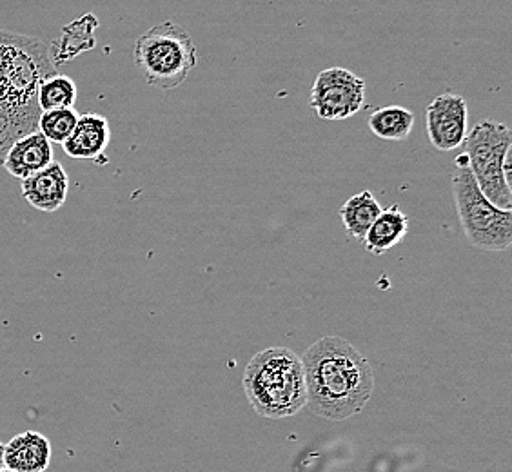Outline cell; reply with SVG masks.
I'll use <instances>...</instances> for the list:
<instances>
[{
    "label": "cell",
    "mask_w": 512,
    "mask_h": 472,
    "mask_svg": "<svg viewBox=\"0 0 512 472\" xmlns=\"http://www.w3.org/2000/svg\"><path fill=\"white\" fill-rule=\"evenodd\" d=\"M302 358L307 404L331 422H344L369 404L375 371L364 354L342 336H324Z\"/></svg>",
    "instance_id": "cell-1"
},
{
    "label": "cell",
    "mask_w": 512,
    "mask_h": 472,
    "mask_svg": "<svg viewBox=\"0 0 512 472\" xmlns=\"http://www.w3.org/2000/svg\"><path fill=\"white\" fill-rule=\"evenodd\" d=\"M55 73L46 42L0 30V168L13 142L39 131L40 82Z\"/></svg>",
    "instance_id": "cell-2"
},
{
    "label": "cell",
    "mask_w": 512,
    "mask_h": 472,
    "mask_svg": "<svg viewBox=\"0 0 512 472\" xmlns=\"http://www.w3.org/2000/svg\"><path fill=\"white\" fill-rule=\"evenodd\" d=\"M242 385L251 409L267 420L291 418L307 405L302 358L287 347L256 353L246 365Z\"/></svg>",
    "instance_id": "cell-3"
},
{
    "label": "cell",
    "mask_w": 512,
    "mask_h": 472,
    "mask_svg": "<svg viewBox=\"0 0 512 472\" xmlns=\"http://www.w3.org/2000/svg\"><path fill=\"white\" fill-rule=\"evenodd\" d=\"M133 60L148 86L171 91L180 88L197 68V46L188 31L166 20L138 37Z\"/></svg>",
    "instance_id": "cell-4"
},
{
    "label": "cell",
    "mask_w": 512,
    "mask_h": 472,
    "mask_svg": "<svg viewBox=\"0 0 512 472\" xmlns=\"http://www.w3.org/2000/svg\"><path fill=\"white\" fill-rule=\"evenodd\" d=\"M453 197L463 235L471 246L489 253H502L512 246V211L487 200L463 153L454 158Z\"/></svg>",
    "instance_id": "cell-5"
},
{
    "label": "cell",
    "mask_w": 512,
    "mask_h": 472,
    "mask_svg": "<svg viewBox=\"0 0 512 472\" xmlns=\"http://www.w3.org/2000/svg\"><path fill=\"white\" fill-rule=\"evenodd\" d=\"M511 146L509 126L487 118L467 133L462 151L480 191L491 204L507 211H512Z\"/></svg>",
    "instance_id": "cell-6"
},
{
    "label": "cell",
    "mask_w": 512,
    "mask_h": 472,
    "mask_svg": "<svg viewBox=\"0 0 512 472\" xmlns=\"http://www.w3.org/2000/svg\"><path fill=\"white\" fill-rule=\"evenodd\" d=\"M365 80L349 69L333 66L318 73L309 104L316 117L329 122L347 120L360 113L365 104Z\"/></svg>",
    "instance_id": "cell-7"
},
{
    "label": "cell",
    "mask_w": 512,
    "mask_h": 472,
    "mask_svg": "<svg viewBox=\"0 0 512 472\" xmlns=\"http://www.w3.org/2000/svg\"><path fill=\"white\" fill-rule=\"evenodd\" d=\"M469 106L460 95L444 93L425 109V131L434 149L449 153L462 148L469 133Z\"/></svg>",
    "instance_id": "cell-8"
},
{
    "label": "cell",
    "mask_w": 512,
    "mask_h": 472,
    "mask_svg": "<svg viewBox=\"0 0 512 472\" xmlns=\"http://www.w3.org/2000/svg\"><path fill=\"white\" fill-rule=\"evenodd\" d=\"M22 197L42 213H55L66 204L69 177L62 164L53 160L48 168L22 180Z\"/></svg>",
    "instance_id": "cell-9"
},
{
    "label": "cell",
    "mask_w": 512,
    "mask_h": 472,
    "mask_svg": "<svg viewBox=\"0 0 512 472\" xmlns=\"http://www.w3.org/2000/svg\"><path fill=\"white\" fill-rule=\"evenodd\" d=\"M111 140L108 118L99 113L80 115L77 126L68 140L62 144L64 153L77 160H95L97 164H108L104 157Z\"/></svg>",
    "instance_id": "cell-10"
},
{
    "label": "cell",
    "mask_w": 512,
    "mask_h": 472,
    "mask_svg": "<svg viewBox=\"0 0 512 472\" xmlns=\"http://www.w3.org/2000/svg\"><path fill=\"white\" fill-rule=\"evenodd\" d=\"M53 447L42 433L26 431L4 445V467L15 472H46Z\"/></svg>",
    "instance_id": "cell-11"
},
{
    "label": "cell",
    "mask_w": 512,
    "mask_h": 472,
    "mask_svg": "<svg viewBox=\"0 0 512 472\" xmlns=\"http://www.w3.org/2000/svg\"><path fill=\"white\" fill-rule=\"evenodd\" d=\"M53 160L55 158L50 140L42 137L39 131H35L13 142V146L6 153L2 168L6 169L11 177L24 180L48 168Z\"/></svg>",
    "instance_id": "cell-12"
},
{
    "label": "cell",
    "mask_w": 512,
    "mask_h": 472,
    "mask_svg": "<svg viewBox=\"0 0 512 472\" xmlns=\"http://www.w3.org/2000/svg\"><path fill=\"white\" fill-rule=\"evenodd\" d=\"M407 233H409V218L398 204H391V206L382 207L380 215L376 217L373 226L369 227L362 244L367 253L382 256L398 246Z\"/></svg>",
    "instance_id": "cell-13"
},
{
    "label": "cell",
    "mask_w": 512,
    "mask_h": 472,
    "mask_svg": "<svg viewBox=\"0 0 512 472\" xmlns=\"http://www.w3.org/2000/svg\"><path fill=\"white\" fill-rule=\"evenodd\" d=\"M380 211L382 206L378 204L375 195L371 191H362L347 198L344 206L340 207L338 215L342 218L347 236L356 242H364L369 227L373 226Z\"/></svg>",
    "instance_id": "cell-14"
},
{
    "label": "cell",
    "mask_w": 512,
    "mask_h": 472,
    "mask_svg": "<svg viewBox=\"0 0 512 472\" xmlns=\"http://www.w3.org/2000/svg\"><path fill=\"white\" fill-rule=\"evenodd\" d=\"M97 28H99V20L95 19L93 15H86L82 19L75 20L73 24H69L68 28H64V31H62L59 42H55L57 53H51L53 62L59 64L64 60L77 57L82 51L95 48L97 42H95L93 33Z\"/></svg>",
    "instance_id": "cell-15"
},
{
    "label": "cell",
    "mask_w": 512,
    "mask_h": 472,
    "mask_svg": "<svg viewBox=\"0 0 512 472\" xmlns=\"http://www.w3.org/2000/svg\"><path fill=\"white\" fill-rule=\"evenodd\" d=\"M414 128V115L402 106L378 108L369 117V129L376 137L389 142H400L411 135Z\"/></svg>",
    "instance_id": "cell-16"
},
{
    "label": "cell",
    "mask_w": 512,
    "mask_h": 472,
    "mask_svg": "<svg viewBox=\"0 0 512 472\" xmlns=\"http://www.w3.org/2000/svg\"><path fill=\"white\" fill-rule=\"evenodd\" d=\"M77 95L79 91H77L75 80L68 75L55 73L40 82L37 100H39L40 111H51V109L75 108Z\"/></svg>",
    "instance_id": "cell-17"
},
{
    "label": "cell",
    "mask_w": 512,
    "mask_h": 472,
    "mask_svg": "<svg viewBox=\"0 0 512 472\" xmlns=\"http://www.w3.org/2000/svg\"><path fill=\"white\" fill-rule=\"evenodd\" d=\"M79 117L75 108L42 111L39 118V133L50 142L64 144L77 126Z\"/></svg>",
    "instance_id": "cell-18"
},
{
    "label": "cell",
    "mask_w": 512,
    "mask_h": 472,
    "mask_svg": "<svg viewBox=\"0 0 512 472\" xmlns=\"http://www.w3.org/2000/svg\"><path fill=\"white\" fill-rule=\"evenodd\" d=\"M0 469H4V443L0 442Z\"/></svg>",
    "instance_id": "cell-19"
},
{
    "label": "cell",
    "mask_w": 512,
    "mask_h": 472,
    "mask_svg": "<svg viewBox=\"0 0 512 472\" xmlns=\"http://www.w3.org/2000/svg\"><path fill=\"white\" fill-rule=\"evenodd\" d=\"M0 472H15V471H11V469H6V467H4V469H0Z\"/></svg>",
    "instance_id": "cell-20"
}]
</instances>
